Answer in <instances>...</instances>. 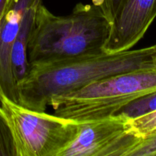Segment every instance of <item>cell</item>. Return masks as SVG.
<instances>
[{"instance_id":"6da1fadb","label":"cell","mask_w":156,"mask_h":156,"mask_svg":"<svg viewBox=\"0 0 156 156\" xmlns=\"http://www.w3.org/2000/svg\"><path fill=\"white\" fill-rule=\"evenodd\" d=\"M156 56V44L119 53L105 51L52 62L28 64L17 82L18 103L45 111L56 96L72 92L98 80L148 66Z\"/></svg>"},{"instance_id":"7a4b0ae2","label":"cell","mask_w":156,"mask_h":156,"mask_svg":"<svg viewBox=\"0 0 156 156\" xmlns=\"http://www.w3.org/2000/svg\"><path fill=\"white\" fill-rule=\"evenodd\" d=\"M111 24L93 4L77 3L59 16L42 3L37 9L27 45L28 64L52 62L104 51Z\"/></svg>"},{"instance_id":"3957f363","label":"cell","mask_w":156,"mask_h":156,"mask_svg":"<svg viewBox=\"0 0 156 156\" xmlns=\"http://www.w3.org/2000/svg\"><path fill=\"white\" fill-rule=\"evenodd\" d=\"M156 91V56L148 66L113 75L72 92L56 96L54 114L86 123L117 114L127 104Z\"/></svg>"},{"instance_id":"277c9868","label":"cell","mask_w":156,"mask_h":156,"mask_svg":"<svg viewBox=\"0 0 156 156\" xmlns=\"http://www.w3.org/2000/svg\"><path fill=\"white\" fill-rule=\"evenodd\" d=\"M0 106L10 129L15 156H60L80 123L21 106L3 95Z\"/></svg>"},{"instance_id":"5b68a950","label":"cell","mask_w":156,"mask_h":156,"mask_svg":"<svg viewBox=\"0 0 156 156\" xmlns=\"http://www.w3.org/2000/svg\"><path fill=\"white\" fill-rule=\"evenodd\" d=\"M129 121L118 113L80 123L76 137L60 156H128L140 137L131 131Z\"/></svg>"},{"instance_id":"8992f818","label":"cell","mask_w":156,"mask_h":156,"mask_svg":"<svg viewBox=\"0 0 156 156\" xmlns=\"http://www.w3.org/2000/svg\"><path fill=\"white\" fill-rule=\"evenodd\" d=\"M156 18V0H125L111 23L104 51L109 53L131 50L145 36Z\"/></svg>"},{"instance_id":"52a82bcc","label":"cell","mask_w":156,"mask_h":156,"mask_svg":"<svg viewBox=\"0 0 156 156\" xmlns=\"http://www.w3.org/2000/svg\"><path fill=\"white\" fill-rule=\"evenodd\" d=\"M24 11L9 5L0 20V87L4 96L17 103V85L12 72V53Z\"/></svg>"},{"instance_id":"ba28073f","label":"cell","mask_w":156,"mask_h":156,"mask_svg":"<svg viewBox=\"0 0 156 156\" xmlns=\"http://www.w3.org/2000/svg\"><path fill=\"white\" fill-rule=\"evenodd\" d=\"M38 6L29 8L24 12L19 30L12 49V72L16 82V85L17 82L24 77L28 67L27 58V41L33 24L35 12Z\"/></svg>"},{"instance_id":"9c48e42d","label":"cell","mask_w":156,"mask_h":156,"mask_svg":"<svg viewBox=\"0 0 156 156\" xmlns=\"http://www.w3.org/2000/svg\"><path fill=\"white\" fill-rule=\"evenodd\" d=\"M155 111H156V91L129 102L118 113L123 114L130 119H134Z\"/></svg>"},{"instance_id":"30bf717a","label":"cell","mask_w":156,"mask_h":156,"mask_svg":"<svg viewBox=\"0 0 156 156\" xmlns=\"http://www.w3.org/2000/svg\"><path fill=\"white\" fill-rule=\"evenodd\" d=\"M131 131L140 137L156 134V111L140 117L130 119Z\"/></svg>"},{"instance_id":"8fae6325","label":"cell","mask_w":156,"mask_h":156,"mask_svg":"<svg viewBox=\"0 0 156 156\" xmlns=\"http://www.w3.org/2000/svg\"><path fill=\"white\" fill-rule=\"evenodd\" d=\"M0 155L15 156L10 129L0 106Z\"/></svg>"},{"instance_id":"7c38bea8","label":"cell","mask_w":156,"mask_h":156,"mask_svg":"<svg viewBox=\"0 0 156 156\" xmlns=\"http://www.w3.org/2000/svg\"><path fill=\"white\" fill-rule=\"evenodd\" d=\"M128 156H156V134L140 137Z\"/></svg>"},{"instance_id":"4fadbf2b","label":"cell","mask_w":156,"mask_h":156,"mask_svg":"<svg viewBox=\"0 0 156 156\" xmlns=\"http://www.w3.org/2000/svg\"><path fill=\"white\" fill-rule=\"evenodd\" d=\"M125 0H92V4L98 8L110 23L114 18L121 9Z\"/></svg>"},{"instance_id":"5bb4252c","label":"cell","mask_w":156,"mask_h":156,"mask_svg":"<svg viewBox=\"0 0 156 156\" xmlns=\"http://www.w3.org/2000/svg\"><path fill=\"white\" fill-rule=\"evenodd\" d=\"M12 0H0V20L9 9Z\"/></svg>"},{"instance_id":"9a60e30c","label":"cell","mask_w":156,"mask_h":156,"mask_svg":"<svg viewBox=\"0 0 156 156\" xmlns=\"http://www.w3.org/2000/svg\"><path fill=\"white\" fill-rule=\"evenodd\" d=\"M3 95H4V94H3L2 91V88H1V87H0V101H1L2 97Z\"/></svg>"}]
</instances>
